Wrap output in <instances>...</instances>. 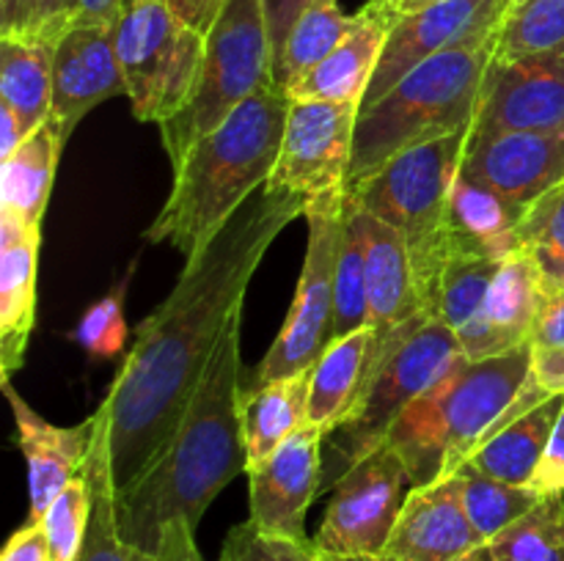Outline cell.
I'll return each instance as SVG.
<instances>
[{"instance_id":"6da1fadb","label":"cell","mask_w":564,"mask_h":561,"mask_svg":"<svg viewBox=\"0 0 564 561\" xmlns=\"http://www.w3.org/2000/svg\"><path fill=\"white\" fill-rule=\"evenodd\" d=\"M303 212L306 198L295 193L270 187L253 193L187 256L171 295L138 324L135 341L105 394L116 490L135 482L163 454L264 253Z\"/></svg>"},{"instance_id":"7a4b0ae2","label":"cell","mask_w":564,"mask_h":561,"mask_svg":"<svg viewBox=\"0 0 564 561\" xmlns=\"http://www.w3.org/2000/svg\"><path fill=\"white\" fill-rule=\"evenodd\" d=\"M242 308L231 314L182 424L163 454L124 490H116V522L127 544L158 553L163 528L187 520L198 528L220 490L248 473L242 438Z\"/></svg>"},{"instance_id":"3957f363","label":"cell","mask_w":564,"mask_h":561,"mask_svg":"<svg viewBox=\"0 0 564 561\" xmlns=\"http://www.w3.org/2000/svg\"><path fill=\"white\" fill-rule=\"evenodd\" d=\"M286 116L290 97L275 82L237 105L174 165L169 198L143 237L154 245H174L185 256L196 253L270 182Z\"/></svg>"},{"instance_id":"277c9868","label":"cell","mask_w":564,"mask_h":561,"mask_svg":"<svg viewBox=\"0 0 564 561\" xmlns=\"http://www.w3.org/2000/svg\"><path fill=\"white\" fill-rule=\"evenodd\" d=\"M534 372V350L457 361L424 391L391 429L386 443L402 457L413 487L449 479L474 454L501 413L521 396Z\"/></svg>"},{"instance_id":"5b68a950","label":"cell","mask_w":564,"mask_h":561,"mask_svg":"<svg viewBox=\"0 0 564 561\" xmlns=\"http://www.w3.org/2000/svg\"><path fill=\"white\" fill-rule=\"evenodd\" d=\"M496 47L499 33L446 50L408 72L378 102L358 110L347 187L372 176L405 148L471 130Z\"/></svg>"},{"instance_id":"8992f818","label":"cell","mask_w":564,"mask_h":561,"mask_svg":"<svg viewBox=\"0 0 564 561\" xmlns=\"http://www.w3.org/2000/svg\"><path fill=\"white\" fill-rule=\"evenodd\" d=\"M468 135L471 130H460L405 148L386 160L372 176L347 187V196L364 212L405 237L427 314L435 284L452 258L444 220Z\"/></svg>"},{"instance_id":"52a82bcc","label":"cell","mask_w":564,"mask_h":561,"mask_svg":"<svg viewBox=\"0 0 564 561\" xmlns=\"http://www.w3.org/2000/svg\"><path fill=\"white\" fill-rule=\"evenodd\" d=\"M264 86H273V44H270L264 0H229L204 36V55L196 86L171 119L158 124L171 168L187 148L213 132Z\"/></svg>"},{"instance_id":"ba28073f","label":"cell","mask_w":564,"mask_h":561,"mask_svg":"<svg viewBox=\"0 0 564 561\" xmlns=\"http://www.w3.org/2000/svg\"><path fill=\"white\" fill-rule=\"evenodd\" d=\"M463 358L466 352H463L460 339L441 319H430L419 333H413L400 346V352L380 369L356 410L323 438V490L319 495L330 493L334 484L356 462L380 449L389 440L402 413Z\"/></svg>"},{"instance_id":"9c48e42d","label":"cell","mask_w":564,"mask_h":561,"mask_svg":"<svg viewBox=\"0 0 564 561\" xmlns=\"http://www.w3.org/2000/svg\"><path fill=\"white\" fill-rule=\"evenodd\" d=\"M113 42L132 113L163 124L196 86L204 36L174 14L169 0H121Z\"/></svg>"},{"instance_id":"30bf717a","label":"cell","mask_w":564,"mask_h":561,"mask_svg":"<svg viewBox=\"0 0 564 561\" xmlns=\"http://www.w3.org/2000/svg\"><path fill=\"white\" fill-rule=\"evenodd\" d=\"M345 196L347 190H334L306 201L303 218L308 223V245L295 300L286 314L284 328L253 372L257 385L314 369L319 355L334 341V275L341 223H345Z\"/></svg>"},{"instance_id":"8fae6325","label":"cell","mask_w":564,"mask_h":561,"mask_svg":"<svg viewBox=\"0 0 564 561\" xmlns=\"http://www.w3.org/2000/svg\"><path fill=\"white\" fill-rule=\"evenodd\" d=\"M411 490V473L402 457L389 443L375 449L330 490L328 509L314 534L317 553L378 559Z\"/></svg>"},{"instance_id":"7c38bea8","label":"cell","mask_w":564,"mask_h":561,"mask_svg":"<svg viewBox=\"0 0 564 561\" xmlns=\"http://www.w3.org/2000/svg\"><path fill=\"white\" fill-rule=\"evenodd\" d=\"M350 198V196H347ZM352 201V198H350ZM356 204V201H352ZM364 231V256H367V295H369V328L375 330L372 352L367 366V388L378 377L380 369L400 352V346L413 333L430 322L413 273L411 251L405 237L383 220L372 218L356 204ZM364 388V394H367Z\"/></svg>"},{"instance_id":"4fadbf2b","label":"cell","mask_w":564,"mask_h":561,"mask_svg":"<svg viewBox=\"0 0 564 561\" xmlns=\"http://www.w3.org/2000/svg\"><path fill=\"white\" fill-rule=\"evenodd\" d=\"M356 105L339 102H292L286 116L279 163L264 187L317 198L323 193L347 190L356 143Z\"/></svg>"},{"instance_id":"5bb4252c","label":"cell","mask_w":564,"mask_h":561,"mask_svg":"<svg viewBox=\"0 0 564 561\" xmlns=\"http://www.w3.org/2000/svg\"><path fill=\"white\" fill-rule=\"evenodd\" d=\"M512 6L516 0H441L397 16L361 108L378 102L424 61L499 33Z\"/></svg>"},{"instance_id":"9a60e30c","label":"cell","mask_w":564,"mask_h":561,"mask_svg":"<svg viewBox=\"0 0 564 561\" xmlns=\"http://www.w3.org/2000/svg\"><path fill=\"white\" fill-rule=\"evenodd\" d=\"M564 127V42L490 64L471 135Z\"/></svg>"},{"instance_id":"2e32d148","label":"cell","mask_w":564,"mask_h":561,"mask_svg":"<svg viewBox=\"0 0 564 561\" xmlns=\"http://www.w3.org/2000/svg\"><path fill=\"white\" fill-rule=\"evenodd\" d=\"M323 429L308 421L268 460L248 468V520L268 537L312 542L306 534V515L323 490Z\"/></svg>"},{"instance_id":"e0dca14e","label":"cell","mask_w":564,"mask_h":561,"mask_svg":"<svg viewBox=\"0 0 564 561\" xmlns=\"http://www.w3.org/2000/svg\"><path fill=\"white\" fill-rule=\"evenodd\" d=\"M460 176L527 212L564 182V127L468 135Z\"/></svg>"},{"instance_id":"ac0fdd59","label":"cell","mask_w":564,"mask_h":561,"mask_svg":"<svg viewBox=\"0 0 564 561\" xmlns=\"http://www.w3.org/2000/svg\"><path fill=\"white\" fill-rule=\"evenodd\" d=\"M113 97H127L113 25H72L55 44L50 119L69 141L75 127Z\"/></svg>"},{"instance_id":"d6986e66","label":"cell","mask_w":564,"mask_h":561,"mask_svg":"<svg viewBox=\"0 0 564 561\" xmlns=\"http://www.w3.org/2000/svg\"><path fill=\"white\" fill-rule=\"evenodd\" d=\"M482 544L452 473L449 479L411 490L389 544L372 561H463Z\"/></svg>"},{"instance_id":"ffe728a7","label":"cell","mask_w":564,"mask_h":561,"mask_svg":"<svg viewBox=\"0 0 564 561\" xmlns=\"http://www.w3.org/2000/svg\"><path fill=\"white\" fill-rule=\"evenodd\" d=\"M562 410L564 394L545 391L532 372L527 388L488 429L468 462L488 476L529 487Z\"/></svg>"},{"instance_id":"44dd1931","label":"cell","mask_w":564,"mask_h":561,"mask_svg":"<svg viewBox=\"0 0 564 561\" xmlns=\"http://www.w3.org/2000/svg\"><path fill=\"white\" fill-rule=\"evenodd\" d=\"M3 394L14 413L17 446L28 460V479H31V520L28 522H42L61 490L83 471L97 416H88L75 427H55L22 399L11 380H3Z\"/></svg>"},{"instance_id":"7402d4cb","label":"cell","mask_w":564,"mask_h":561,"mask_svg":"<svg viewBox=\"0 0 564 561\" xmlns=\"http://www.w3.org/2000/svg\"><path fill=\"white\" fill-rule=\"evenodd\" d=\"M397 16L400 14H397L394 6L369 0L358 11V25L352 28L350 36L328 58L319 61L312 72H306L295 86L286 88V97L292 102L319 99V102H339L361 108Z\"/></svg>"},{"instance_id":"603a6c76","label":"cell","mask_w":564,"mask_h":561,"mask_svg":"<svg viewBox=\"0 0 564 561\" xmlns=\"http://www.w3.org/2000/svg\"><path fill=\"white\" fill-rule=\"evenodd\" d=\"M42 229L0 212V374L11 380L25 363L36 324V270Z\"/></svg>"},{"instance_id":"cb8c5ba5","label":"cell","mask_w":564,"mask_h":561,"mask_svg":"<svg viewBox=\"0 0 564 561\" xmlns=\"http://www.w3.org/2000/svg\"><path fill=\"white\" fill-rule=\"evenodd\" d=\"M549 297L543 278L527 253L518 251L507 256L490 286L482 324L466 358L482 361V358L505 355L518 346H527Z\"/></svg>"},{"instance_id":"d4e9b609","label":"cell","mask_w":564,"mask_h":561,"mask_svg":"<svg viewBox=\"0 0 564 561\" xmlns=\"http://www.w3.org/2000/svg\"><path fill=\"white\" fill-rule=\"evenodd\" d=\"M521 218L523 209L516 204L457 174L444 220L452 256L505 262L507 256L521 251Z\"/></svg>"},{"instance_id":"484cf974","label":"cell","mask_w":564,"mask_h":561,"mask_svg":"<svg viewBox=\"0 0 564 561\" xmlns=\"http://www.w3.org/2000/svg\"><path fill=\"white\" fill-rule=\"evenodd\" d=\"M97 427L88 446L83 476H86L91 512H88L86 537H83L77 561H158V553L127 544L116 522V476H113V446H110V407L102 399L97 407Z\"/></svg>"},{"instance_id":"4316f807","label":"cell","mask_w":564,"mask_h":561,"mask_svg":"<svg viewBox=\"0 0 564 561\" xmlns=\"http://www.w3.org/2000/svg\"><path fill=\"white\" fill-rule=\"evenodd\" d=\"M64 146V132L47 116V121L28 135L11 157L0 160V212L42 229Z\"/></svg>"},{"instance_id":"83f0119b","label":"cell","mask_w":564,"mask_h":561,"mask_svg":"<svg viewBox=\"0 0 564 561\" xmlns=\"http://www.w3.org/2000/svg\"><path fill=\"white\" fill-rule=\"evenodd\" d=\"M375 330L364 328L341 336L328 344L312 369V394H308V421L325 435L339 427L367 388V366L372 352Z\"/></svg>"},{"instance_id":"f1b7e54d","label":"cell","mask_w":564,"mask_h":561,"mask_svg":"<svg viewBox=\"0 0 564 561\" xmlns=\"http://www.w3.org/2000/svg\"><path fill=\"white\" fill-rule=\"evenodd\" d=\"M308 394L312 369L292 377L257 385L242 394V438H246L248 468L268 460L281 443L308 424Z\"/></svg>"},{"instance_id":"f546056e","label":"cell","mask_w":564,"mask_h":561,"mask_svg":"<svg viewBox=\"0 0 564 561\" xmlns=\"http://www.w3.org/2000/svg\"><path fill=\"white\" fill-rule=\"evenodd\" d=\"M55 44L0 36V105L33 135L53 110Z\"/></svg>"},{"instance_id":"4dcf8cb0","label":"cell","mask_w":564,"mask_h":561,"mask_svg":"<svg viewBox=\"0 0 564 561\" xmlns=\"http://www.w3.org/2000/svg\"><path fill=\"white\" fill-rule=\"evenodd\" d=\"M501 262L479 256H452L430 297V317L455 330L463 352L474 344L482 324L485 300Z\"/></svg>"},{"instance_id":"1f68e13d","label":"cell","mask_w":564,"mask_h":561,"mask_svg":"<svg viewBox=\"0 0 564 561\" xmlns=\"http://www.w3.org/2000/svg\"><path fill=\"white\" fill-rule=\"evenodd\" d=\"M358 25L356 14H345L339 9V0H323V3L312 6L295 28L286 36L281 58L273 66V82L286 94V88L295 86L306 72H312L319 61L328 58L341 42L352 33Z\"/></svg>"},{"instance_id":"d6a6232c","label":"cell","mask_w":564,"mask_h":561,"mask_svg":"<svg viewBox=\"0 0 564 561\" xmlns=\"http://www.w3.org/2000/svg\"><path fill=\"white\" fill-rule=\"evenodd\" d=\"M364 328H369L364 231L356 204L345 196V223H341L334 275V339H341V336H350Z\"/></svg>"},{"instance_id":"836d02e7","label":"cell","mask_w":564,"mask_h":561,"mask_svg":"<svg viewBox=\"0 0 564 561\" xmlns=\"http://www.w3.org/2000/svg\"><path fill=\"white\" fill-rule=\"evenodd\" d=\"M455 479L460 484V498L468 520L485 539V544L543 498L532 487H518V484H507L501 479L488 476L471 462H463L455 471Z\"/></svg>"},{"instance_id":"e575fe53","label":"cell","mask_w":564,"mask_h":561,"mask_svg":"<svg viewBox=\"0 0 564 561\" xmlns=\"http://www.w3.org/2000/svg\"><path fill=\"white\" fill-rule=\"evenodd\" d=\"M496 561H564V495H545L488 542Z\"/></svg>"},{"instance_id":"d590c367","label":"cell","mask_w":564,"mask_h":561,"mask_svg":"<svg viewBox=\"0 0 564 561\" xmlns=\"http://www.w3.org/2000/svg\"><path fill=\"white\" fill-rule=\"evenodd\" d=\"M521 251L532 258L549 295L564 289V182L532 204L521 218Z\"/></svg>"},{"instance_id":"8d00e7d4","label":"cell","mask_w":564,"mask_h":561,"mask_svg":"<svg viewBox=\"0 0 564 561\" xmlns=\"http://www.w3.org/2000/svg\"><path fill=\"white\" fill-rule=\"evenodd\" d=\"M564 42V0H523L499 31L496 61H512Z\"/></svg>"},{"instance_id":"74e56055","label":"cell","mask_w":564,"mask_h":561,"mask_svg":"<svg viewBox=\"0 0 564 561\" xmlns=\"http://www.w3.org/2000/svg\"><path fill=\"white\" fill-rule=\"evenodd\" d=\"M88 512H91V495L83 471L66 484L44 515L42 526L47 534L50 561H77L83 537H86Z\"/></svg>"},{"instance_id":"f35d334b","label":"cell","mask_w":564,"mask_h":561,"mask_svg":"<svg viewBox=\"0 0 564 561\" xmlns=\"http://www.w3.org/2000/svg\"><path fill=\"white\" fill-rule=\"evenodd\" d=\"M121 302H124V284L116 292L105 295L102 300L94 302L86 314H83L80 324L75 330V339L88 355L94 358H110L119 355L127 344V322L124 311H121Z\"/></svg>"},{"instance_id":"ab89813d","label":"cell","mask_w":564,"mask_h":561,"mask_svg":"<svg viewBox=\"0 0 564 561\" xmlns=\"http://www.w3.org/2000/svg\"><path fill=\"white\" fill-rule=\"evenodd\" d=\"M317 548L312 542H290V539L268 537L251 520L240 522L229 531L220 561H314Z\"/></svg>"},{"instance_id":"60d3db41","label":"cell","mask_w":564,"mask_h":561,"mask_svg":"<svg viewBox=\"0 0 564 561\" xmlns=\"http://www.w3.org/2000/svg\"><path fill=\"white\" fill-rule=\"evenodd\" d=\"M72 25V0H33L31 20L22 36L31 42L58 44Z\"/></svg>"},{"instance_id":"b9f144b4","label":"cell","mask_w":564,"mask_h":561,"mask_svg":"<svg viewBox=\"0 0 564 561\" xmlns=\"http://www.w3.org/2000/svg\"><path fill=\"white\" fill-rule=\"evenodd\" d=\"M529 487L538 495H564V410L556 421L554 435H551L549 446H545L543 457L538 462Z\"/></svg>"},{"instance_id":"7bdbcfd3","label":"cell","mask_w":564,"mask_h":561,"mask_svg":"<svg viewBox=\"0 0 564 561\" xmlns=\"http://www.w3.org/2000/svg\"><path fill=\"white\" fill-rule=\"evenodd\" d=\"M317 3H323V0H264L270 44H273V66L281 58V50H284L286 36L295 28V22Z\"/></svg>"},{"instance_id":"ee69618b","label":"cell","mask_w":564,"mask_h":561,"mask_svg":"<svg viewBox=\"0 0 564 561\" xmlns=\"http://www.w3.org/2000/svg\"><path fill=\"white\" fill-rule=\"evenodd\" d=\"M529 346L540 350H564V289L551 295L540 311Z\"/></svg>"},{"instance_id":"f6af8a7d","label":"cell","mask_w":564,"mask_h":561,"mask_svg":"<svg viewBox=\"0 0 564 561\" xmlns=\"http://www.w3.org/2000/svg\"><path fill=\"white\" fill-rule=\"evenodd\" d=\"M158 561H207L196 544V528L187 520L169 522L160 537Z\"/></svg>"},{"instance_id":"bcb514c9","label":"cell","mask_w":564,"mask_h":561,"mask_svg":"<svg viewBox=\"0 0 564 561\" xmlns=\"http://www.w3.org/2000/svg\"><path fill=\"white\" fill-rule=\"evenodd\" d=\"M0 561H50L47 534H44L42 522H28V526L17 528L6 542Z\"/></svg>"},{"instance_id":"7dc6e473","label":"cell","mask_w":564,"mask_h":561,"mask_svg":"<svg viewBox=\"0 0 564 561\" xmlns=\"http://www.w3.org/2000/svg\"><path fill=\"white\" fill-rule=\"evenodd\" d=\"M226 3H229V0H169L174 14L180 16L185 25H191L193 31L202 33V36H207V31L213 28V22L218 20V14L224 11Z\"/></svg>"},{"instance_id":"c3c4849f","label":"cell","mask_w":564,"mask_h":561,"mask_svg":"<svg viewBox=\"0 0 564 561\" xmlns=\"http://www.w3.org/2000/svg\"><path fill=\"white\" fill-rule=\"evenodd\" d=\"M119 9L121 0H72V25H113Z\"/></svg>"},{"instance_id":"681fc988","label":"cell","mask_w":564,"mask_h":561,"mask_svg":"<svg viewBox=\"0 0 564 561\" xmlns=\"http://www.w3.org/2000/svg\"><path fill=\"white\" fill-rule=\"evenodd\" d=\"M534 377L545 391L564 394V350L534 352Z\"/></svg>"},{"instance_id":"f907efd6","label":"cell","mask_w":564,"mask_h":561,"mask_svg":"<svg viewBox=\"0 0 564 561\" xmlns=\"http://www.w3.org/2000/svg\"><path fill=\"white\" fill-rule=\"evenodd\" d=\"M31 9L33 0H0V36H22Z\"/></svg>"},{"instance_id":"816d5d0a","label":"cell","mask_w":564,"mask_h":561,"mask_svg":"<svg viewBox=\"0 0 564 561\" xmlns=\"http://www.w3.org/2000/svg\"><path fill=\"white\" fill-rule=\"evenodd\" d=\"M25 138L28 135L25 130H22L20 119H17L6 105H0V160L11 157Z\"/></svg>"},{"instance_id":"f5cc1de1","label":"cell","mask_w":564,"mask_h":561,"mask_svg":"<svg viewBox=\"0 0 564 561\" xmlns=\"http://www.w3.org/2000/svg\"><path fill=\"white\" fill-rule=\"evenodd\" d=\"M433 3H441V0H400L397 11H400V14H411V11H419L424 9V6H433Z\"/></svg>"},{"instance_id":"db71d44e","label":"cell","mask_w":564,"mask_h":561,"mask_svg":"<svg viewBox=\"0 0 564 561\" xmlns=\"http://www.w3.org/2000/svg\"><path fill=\"white\" fill-rule=\"evenodd\" d=\"M314 561H372L367 556H328V553H317Z\"/></svg>"},{"instance_id":"11a10c76","label":"cell","mask_w":564,"mask_h":561,"mask_svg":"<svg viewBox=\"0 0 564 561\" xmlns=\"http://www.w3.org/2000/svg\"><path fill=\"white\" fill-rule=\"evenodd\" d=\"M463 561H496V559H494V553H490L488 544H482V548H477L474 553H468Z\"/></svg>"},{"instance_id":"9f6ffc18","label":"cell","mask_w":564,"mask_h":561,"mask_svg":"<svg viewBox=\"0 0 564 561\" xmlns=\"http://www.w3.org/2000/svg\"><path fill=\"white\" fill-rule=\"evenodd\" d=\"M378 3H386V6H394V9H397V6H400V0H378ZM397 14H400V11H397Z\"/></svg>"},{"instance_id":"6f0895ef","label":"cell","mask_w":564,"mask_h":561,"mask_svg":"<svg viewBox=\"0 0 564 561\" xmlns=\"http://www.w3.org/2000/svg\"><path fill=\"white\" fill-rule=\"evenodd\" d=\"M518 3H523V0H516V6H518Z\"/></svg>"}]
</instances>
